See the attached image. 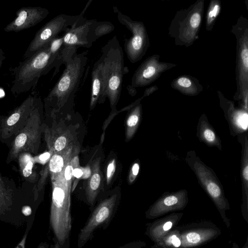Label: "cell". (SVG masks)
<instances>
[{
	"instance_id": "cell-1",
	"label": "cell",
	"mask_w": 248,
	"mask_h": 248,
	"mask_svg": "<svg viewBox=\"0 0 248 248\" xmlns=\"http://www.w3.org/2000/svg\"><path fill=\"white\" fill-rule=\"evenodd\" d=\"M87 52L77 54L65 66L61 76L45 99L46 106L52 113L69 109L87 64Z\"/></svg>"
},
{
	"instance_id": "cell-2",
	"label": "cell",
	"mask_w": 248,
	"mask_h": 248,
	"mask_svg": "<svg viewBox=\"0 0 248 248\" xmlns=\"http://www.w3.org/2000/svg\"><path fill=\"white\" fill-rule=\"evenodd\" d=\"M101 53L106 95L113 109L120 97L124 75L128 69L124 65V52L116 35L102 47Z\"/></svg>"
},
{
	"instance_id": "cell-3",
	"label": "cell",
	"mask_w": 248,
	"mask_h": 248,
	"mask_svg": "<svg viewBox=\"0 0 248 248\" xmlns=\"http://www.w3.org/2000/svg\"><path fill=\"white\" fill-rule=\"evenodd\" d=\"M55 59L50 53L48 43L32 56L20 62L14 69L12 93L18 94L34 88L40 78L52 69Z\"/></svg>"
},
{
	"instance_id": "cell-4",
	"label": "cell",
	"mask_w": 248,
	"mask_h": 248,
	"mask_svg": "<svg viewBox=\"0 0 248 248\" xmlns=\"http://www.w3.org/2000/svg\"><path fill=\"white\" fill-rule=\"evenodd\" d=\"M120 196L113 193L102 199L94 206L83 227L80 230L77 247L82 248L93 237L99 229H106L114 218L119 205Z\"/></svg>"
},
{
	"instance_id": "cell-5",
	"label": "cell",
	"mask_w": 248,
	"mask_h": 248,
	"mask_svg": "<svg viewBox=\"0 0 248 248\" xmlns=\"http://www.w3.org/2000/svg\"><path fill=\"white\" fill-rule=\"evenodd\" d=\"M41 104V99L36 97L35 105L26 124L16 135L12 144L7 161L17 158L22 153H37L42 130L40 117Z\"/></svg>"
},
{
	"instance_id": "cell-6",
	"label": "cell",
	"mask_w": 248,
	"mask_h": 248,
	"mask_svg": "<svg viewBox=\"0 0 248 248\" xmlns=\"http://www.w3.org/2000/svg\"><path fill=\"white\" fill-rule=\"evenodd\" d=\"M83 18L84 16L80 14L78 16L61 14L54 17L37 31L25 52L23 58L26 59L32 56L61 32H65Z\"/></svg>"
},
{
	"instance_id": "cell-7",
	"label": "cell",
	"mask_w": 248,
	"mask_h": 248,
	"mask_svg": "<svg viewBox=\"0 0 248 248\" xmlns=\"http://www.w3.org/2000/svg\"><path fill=\"white\" fill-rule=\"evenodd\" d=\"M186 161L204 191L218 204H225L222 185L214 171L205 164L194 151L187 152Z\"/></svg>"
},
{
	"instance_id": "cell-8",
	"label": "cell",
	"mask_w": 248,
	"mask_h": 248,
	"mask_svg": "<svg viewBox=\"0 0 248 248\" xmlns=\"http://www.w3.org/2000/svg\"><path fill=\"white\" fill-rule=\"evenodd\" d=\"M117 12L119 22L132 33L131 37L124 39V46L128 59L135 63L141 58L146 48L147 39L145 28L142 23L132 20L119 11Z\"/></svg>"
},
{
	"instance_id": "cell-9",
	"label": "cell",
	"mask_w": 248,
	"mask_h": 248,
	"mask_svg": "<svg viewBox=\"0 0 248 248\" xmlns=\"http://www.w3.org/2000/svg\"><path fill=\"white\" fill-rule=\"evenodd\" d=\"M36 97L29 95L7 118L1 122V137L4 139L16 135L26 124L34 108Z\"/></svg>"
},
{
	"instance_id": "cell-10",
	"label": "cell",
	"mask_w": 248,
	"mask_h": 248,
	"mask_svg": "<svg viewBox=\"0 0 248 248\" xmlns=\"http://www.w3.org/2000/svg\"><path fill=\"white\" fill-rule=\"evenodd\" d=\"M47 9L41 7H22L16 13V17L6 26V32H18L28 29L40 23L48 15Z\"/></svg>"
},
{
	"instance_id": "cell-11",
	"label": "cell",
	"mask_w": 248,
	"mask_h": 248,
	"mask_svg": "<svg viewBox=\"0 0 248 248\" xmlns=\"http://www.w3.org/2000/svg\"><path fill=\"white\" fill-rule=\"evenodd\" d=\"M228 105V104H227ZM224 116L228 122L230 134L233 137H238L247 134L248 114L247 111L234 108L231 105L222 106Z\"/></svg>"
},
{
	"instance_id": "cell-12",
	"label": "cell",
	"mask_w": 248,
	"mask_h": 248,
	"mask_svg": "<svg viewBox=\"0 0 248 248\" xmlns=\"http://www.w3.org/2000/svg\"><path fill=\"white\" fill-rule=\"evenodd\" d=\"M94 19L84 17L73 26L69 28L63 34V44L89 48L92 46L87 40L89 27Z\"/></svg>"
},
{
	"instance_id": "cell-13",
	"label": "cell",
	"mask_w": 248,
	"mask_h": 248,
	"mask_svg": "<svg viewBox=\"0 0 248 248\" xmlns=\"http://www.w3.org/2000/svg\"><path fill=\"white\" fill-rule=\"evenodd\" d=\"M102 60L100 58L94 63L91 75L90 108H93L96 103H102L107 97L102 71Z\"/></svg>"
},
{
	"instance_id": "cell-14",
	"label": "cell",
	"mask_w": 248,
	"mask_h": 248,
	"mask_svg": "<svg viewBox=\"0 0 248 248\" xmlns=\"http://www.w3.org/2000/svg\"><path fill=\"white\" fill-rule=\"evenodd\" d=\"M196 131L197 137L201 142L209 147H215L222 150L221 139L205 114H202L199 118Z\"/></svg>"
},
{
	"instance_id": "cell-15",
	"label": "cell",
	"mask_w": 248,
	"mask_h": 248,
	"mask_svg": "<svg viewBox=\"0 0 248 248\" xmlns=\"http://www.w3.org/2000/svg\"><path fill=\"white\" fill-rule=\"evenodd\" d=\"M102 176L99 162L96 161L93 166L87 186L85 190L86 202L92 211L94 208L100 191Z\"/></svg>"
},
{
	"instance_id": "cell-16",
	"label": "cell",
	"mask_w": 248,
	"mask_h": 248,
	"mask_svg": "<svg viewBox=\"0 0 248 248\" xmlns=\"http://www.w3.org/2000/svg\"><path fill=\"white\" fill-rule=\"evenodd\" d=\"M114 29V26L109 21H97L94 19L89 27L87 36L88 43L92 46L93 43L97 39L110 33Z\"/></svg>"
},
{
	"instance_id": "cell-17",
	"label": "cell",
	"mask_w": 248,
	"mask_h": 248,
	"mask_svg": "<svg viewBox=\"0 0 248 248\" xmlns=\"http://www.w3.org/2000/svg\"><path fill=\"white\" fill-rule=\"evenodd\" d=\"M79 47L75 46L65 45L63 44L59 51L52 64V68H55L52 76L54 78L59 72L62 64L66 66L77 55Z\"/></svg>"
},
{
	"instance_id": "cell-18",
	"label": "cell",
	"mask_w": 248,
	"mask_h": 248,
	"mask_svg": "<svg viewBox=\"0 0 248 248\" xmlns=\"http://www.w3.org/2000/svg\"><path fill=\"white\" fill-rule=\"evenodd\" d=\"M140 100L136 101L133 105V108L128 115L126 122V135L128 138H131L140 123L141 117V106L140 103Z\"/></svg>"
},
{
	"instance_id": "cell-19",
	"label": "cell",
	"mask_w": 248,
	"mask_h": 248,
	"mask_svg": "<svg viewBox=\"0 0 248 248\" xmlns=\"http://www.w3.org/2000/svg\"><path fill=\"white\" fill-rule=\"evenodd\" d=\"M18 157L19 169L23 176L31 182L35 180L36 174L33 171L34 159L27 153H22Z\"/></svg>"
},
{
	"instance_id": "cell-20",
	"label": "cell",
	"mask_w": 248,
	"mask_h": 248,
	"mask_svg": "<svg viewBox=\"0 0 248 248\" xmlns=\"http://www.w3.org/2000/svg\"><path fill=\"white\" fill-rule=\"evenodd\" d=\"M12 203V190L4 183L0 173V215L9 210Z\"/></svg>"
},
{
	"instance_id": "cell-21",
	"label": "cell",
	"mask_w": 248,
	"mask_h": 248,
	"mask_svg": "<svg viewBox=\"0 0 248 248\" xmlns=\"http://www.w3.org/2000/svg\"><path fill=\"white\" fill-rule=\"evenodd\" d=\"M68 162L64 155L58 153L54 154L51 157L49 162V170L52 175H55L62 172L64 166Z\"/></svg>"
},
{
	"instance_id": "cell-22",
	"label": "cell",
	"mask_w": 248,
	"mask_h": 248,
	"mask_svg": "<svg viewBox=\"0 0 248 248\" xmlns=\"http://www.w3.org/2000/svg\"><path fill=\"white\" fill-rule=\"evenodd\" d=\"M68 140L64 136L58 137L54 141L52 150L56 153H59L64 149L67 145Z\"/></svg>"
},
{
	"instance_id": "cell-23",
	"label": "cell",
	"mask_w": 248,
	"mask_h": 248,
	"mask_svg": "<svg viewBox=\"0 0 248 248\" xmlns=\"http://www.w3.org/2000/svg\"><path fill=\"white\" fill-rule=\"evenodd\" d=\"M66 165L63 170V174L65 181L70 184L73 176L74 168L73 166L69 162H67Z\"/></svg>"
},
{
	"instance_id": "cell-24",
	"label": "cell",
	"mask_w": 248,
	"mask_h": 248,
	"mask_svg": "<svg viewBox=\"0 0 248 248\" xmlns=\"http://www.w3.org/2000/svg\"><path fill=\"white\" fill-rule=\"evenodd\" d=\"M201 22V16L198 13L194 14L190 18V25L193 28H197Z\"/></svg>"
},
{
	"instance_id": "cell-25",
	"label": "cell",
	"mask_w": 248,
	"mask_h": 248,
	"mask_svg": "<svg viewBox=\"0 0 248 248\" xmlns=\"http://www.w3.org/2000/svg\"><path fill=\"white\" fill-rule=\"evenodd\" d=\"M220 11V7L218 4L215 5L212 9L210 10L208 14V20L209 22L212 21L217 16Z\"/></svg>"
},
{
	"instance_id": "cell-26",
	"label": "cell",
	"mask_w": 248,
	"mask_h": 248,
	"mask_svg": "<svg viewBox=\"0 0 248 248\" xmlns=\"http://www.w3.org/2000/svg\"><path fill=\"white\" fill-rule=\"evenodd\" d=\"M140 170V165L138 163H135L132 167L129 175V181L131 183L133 182L137 176Z\"/></svg>"
},
{
	"instance_id": "cell-27",
	"label": "cell",
	"mask_w": 248,
	"mask_h": 248,
	"mask_svg": "<svg viewBox=\"0 0 248 248\" xmlns=\"http://www.w3.org/2000/svg\"><path fill=\"white\" fill-rule=\"evenodd\" d=\"M186 239L189 243L196 244L200 241L201 237L196 232H189L186 235Z\"/></svg>"
},
{
	"instance_id": "cell-28",
	"label": "cell",
	"mask_w": 248,
	"mask_h": 248,
	"mask_svg": "<svg viewBox=\"0 0 248 248\" xmlns=\"http://www.w3.org/2000/svg\"><path fill=\"white\" fill-rule=\"evenodd\" d=\"M241 57L243 64L245 68L246 72H247L248 69V49L247 47L242 50Z\"/></svg>"
},
{
	"instance_id": "cell-29",
	"label": "cell",
	"mask_w": 248,
	"mask_h": 248,
	"mask_svg": "<svg viewBox=\"0 0 248 248\" xmlns=\"http://www.w3.org/2000/svg\"><path fill=\"white\" fill-rule=\"evenodd\" d=\"M178 84L181 87L187 88L191 84V81L187 78L182 77L177 80Z\"/></svg>"
},
{
	"instance_id": "cell-30",
	"label": "cell",
	"mask_w": 248,
	"mask_h": 248,
	"mask_svg": "<svg viewBox=\"0 0 248 248\" xmlns=\"http://www.w3.org/2000/svg\"><path fill=\"white\" fill-rule=\"evenodd\" d=\"M142 244L139 242H131L126 243L118 248H141Z\"/></svg>"
},
{
	"instance_id": "cell-31",
	"label": "cell",
	"mask_w": 248,
	"mask_h": 248,
	"mask_svg": "<svg viewBox=\"0 0 248 248\" xmlns=\"http://www.w3.org/2000/svg\"><path fill=\"white\" fill-rule=\"evenodd\" d=\"M115 166V161L113 160L110 163L107 169V178L108 181L111 177L112 174L113 173Z\"/></svg>"
},
{
	"instance_id": "cell-32",
	"label": "cell",
	"mask_w": 248,
	"mask_h": 248,
	"mask_svg": "<svg viewBox=\"0 0 248 248\" xmlns=\"http://www.w3.org/2000/svg\"><path fill=\"white\" fill-rule=\"evenodd\" d=\"M170 242L176 248H178L181 245V241L176 235L171 236L170 238Z\"/></svg>"
},
{
	"instance_id": "cell-33",
	"label": "cell",
	"mask_w": 248,
	"mask_h": 248,
	"mask_svg": "<svg viewBox=\"0 0 248 248\" xmlns=\"http://www.w3.org/2000/svg\"><path fill=\"white\" fill-rule=\"evenodd\" d=\"M83 173V172L82 169L77 168L73 170V176L76 178H78L82 176Z\"/></svg>"
},
{
	"instance_id": "cell-34",
	"label": "cell",
	"mask_w": 248,
	"mask_h": 248,
	"mask_svg": "<svg viewBox=\"0 0 248 248\" xmlns=\"http://www.w3.org/2000/svg\"><path fill=\"white\" fill-rule=\"evenodd\" d=\"M50 155V152H46L39 156V159L41 162L46 161L49 158Z\"/></svg>"
},
{
	"instance_id": "cell-35",
	"label": "cell",
	"mask_w": 248,
	"mask_h": 248,
	"mask_svg": "<svg viewBox=\"0 0 248 248\" xmlns=\"http://www.w3.org/2000/svg\"><path fill=\"white\" fill-rule=\"evenodd\" d=\"M22 212L26 216H29L31 213V209L29 206H24L22 208Z\"/></svg>"
},
{
	"instance_id": "cell-36",
	"label": "cell",
	"mask_w": 248,
	"mask_h": 248,
	"mask_svg": "<svg viewBox=\"0 0 248 248\" xmlns=\"http://www.w3.org/2000/svg\"><path fill=\"white\" fill-rule=\"evenodd\" d=\"M27 233H25L21 241L18 243L16 248H25V243L27 238Z\"/></svg>"
},
{
	"instance_id": "cell-37",
	"label": "cell",
	"mask_w": 248,
	"mask_h": 248,
	"mask_svg": "<svg viewBox=\"0 0 248 248\" xmlns=\"http://www.w3.org/2000/svg\"><path fill=\"white\" fill-rule=\"evenodd\" d=\"M83 176L84 178H87L90 176L91 174V170L89 168L83 169Z\"/></svg>"
},
{
	"instance_id": "cell-38",
	"label": "cell",
	"mask_w": 248,
	"mask_h": 248,
	"mask_svg": "<svg viewBox=\"0 0 248 248\" xmlns=\"http://www.w3.org/2000/svg\"><path fill=\"white\" fill-rule=\"evenodd\" d=\"M5 58V56L3 50L0 48V68L2 64L3 61Z\"/></svg>"
},
{
	"instance_id": "cell-39",
	"label": "cell",
	"mask_w": 248,
	"mask_h": 248,
	"mask_svg": "<svg viewBox=\"0 0 248 248\" xmlns=\"http://www.w3.org/2000/svg\"><path fill=\"white\" fill-rule=\"evenodd\" d=\"M127 90L130 94L131 95H134L136 93V92H134L135 88L132 87L131 85H128L127 87Z\"/></svg>"
},
{
	"instance_id": "cell-40",
	"label": "cell",
	"mask_w": 248,
	"mask_h": 248,
	"mask_svg": "<svg viewBox=\"0 0 248 248\" xmlns=\"http://www.w3.org/2000/svg\"><path fill=\"white\" fill-rule=\"evenodd\" d=\"M172 226V223L170 221L166 222L163 226V229L164 231H168L171 228Z\"/></svg>"
},
{
	"instance_id": "cell-41",
	"label": "cell",
	"mask_w": 248,
	"mask_h": 248,
	"mask_svg": "<svg viewBox=\"0 0 248 248\" xmlns=\"http://www.w3.org/2000/svg\"><path fill=\"white\" fill-rule=\"evenodd\" d=\"M37 248H49V245L46 242H42Z\"/></svg>"
},
{
	"instance_id": "cell-42",
	"label": "cell",
	"mask_w": 248,
	"mask_h": 248,
	"mask_svg": "<svg viewBox=\"0 0 248 248\" xmlns=\"http://www.w3.org/2000/svg\"><path fill=\"white\" fill-rule=\"evenodd\" d=\"M51 248H61L58 242L54 238V244L51 246Z\"/></svg>"
},
{
	"instance_id": "cell-43",
	"label": "cell",
	"mask_w": 248,
	"mask_h": 248,
	"mask_svg": "<svg viewBox=\"0 0 248 248\" xmlns=\"http://www.w3.org/2000/svg\"><path fill=\"white\" fill-rule=\"evenodd\" d=\"M4 95V92L3 90L0 89V98L3 97Z\"/></svg>"
}]
</instances>
